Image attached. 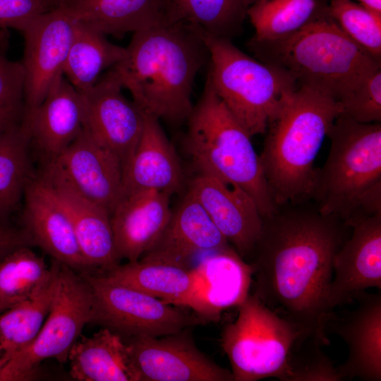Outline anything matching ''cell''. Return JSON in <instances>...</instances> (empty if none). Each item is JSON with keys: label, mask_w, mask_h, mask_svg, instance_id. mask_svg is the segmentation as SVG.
<instances>
[{"label": "cell", "mask_w": 381, "mask_h": 381, "mask_svg": "<svg viewBox=\"0 0 381 381\" xmlns=\"http://www.w3.org/2000/svg\"><path fill=\"white\" fill-rule=\"evenodd\" d=\"M30 137L24 126L0 138V222L16 210L31 178L28 157Z\"/></svg>", "instance_id": "32"}, {"label": "cell", "mask_w": 381, "mask_h": 381, "mask_svg": "<svg viewBox=\"0 0 381 381\" xmlns=\"http://www.w3.org/2000/svg\"><path fill=\"white\" fill-rule=\"evenodd\" d=\"M59 262L54 260V273L37 294L0 313V363L13 353L26 348L36 338L51 308L56 285Z\"/></svg>", "instance_id": "30"}, {"label": "cell", "mask_w": 381, "mask_h": 381, "mask_svg": "<svg viewBox=\"0 0 381 381\" xmlns=\"http://www.w3.org/2000/svg\"><path fill=\"white\" fill-rule=\"evenodd\" d=\"M246 11L241 0H164L165 23L188 24L231 40L241 32Z\"/></svg>", "instance_id": "29"}, {"label": "cell", "mask_w": 381, "mask_h": 381, "mask_svg": "<svg viewBox=\"0 0 381 381\" xmlns=\"http://www.w3.org/2000/svg\"><path fill=\"white\" fill-rule=\"evenodd\" d=\"M190 269L139 259L117 265L104 274L114 282L179 306L190 286Z\"/></svg>", "instance_id": "28"}, {"label": "cell", "mask_w": 381, "mask_h": 381, "mask_svg": "<svg viewBox=\"0 0 381 381\" xmlns=\"http://www.w3.org/2000/svg\"><path fill=\"white\" fill-rule=\"evenodd\" d=\"M203 207L188 190L163 233L140 259L162 262L190 269L199 254L229 246Z\"/></svg>", "instance_id": "20"}, {"label": "cell", "mask_w": 381, "mask_h": 381, "mask_svg": "<svg viewBox=\"0 0 381 381\" xmlns=\"http://www.w3.org/2000/svg\"><path fill=\"white\" fill-rule=\"evenodd\" d=\"M196 29L209 52L207 73L217 95L251 137L264 134L298 85L286 72L247 55L231 40Z\"/></svg>", "instance_id": "7"}, {"label": "cell", "mask_w": 381, "mask_h": 381, "mask_svg": "<svg viewBox=\"0 0 381 381\" xmlns=\"http://www.w3.org/2000/svg\"><path fill=\"white\" fill-rule=\"evenodd\" d=\"M320 0H260L249 6L246 16L255 30L252 38L273 40L293 34L321 15Z\"/></svg>", "instance_id": "31"}, {"label": "cell", "mask_w": 381, "mask_h": 381, "mask_svg": "<svg viewBox=\"0 0 381 381\" xmlns=\"http://www.w3.org/2000/svg\"><path fill=\"white\" fill-rule=\"evenodd\" d=\"M41 176L65 183L110 215L122 194L120 161L85 127L59 155L46 163Z\"/></svg>", "instance_id": "12"}, {"label": "cell", "mask_w": 381, "mask_h": 381, "mask_svg": "<svg viewBox=\"0 0 381 381\" xmlns=\"http://www.w3.org/2000/svg\"><path fill=\"white\" fill-rule=\"evenodd\" d=\"M170 196L147 190L121 198L110 215L119 259L138 260L157 241L171 215Z\"/></svg>", "instance_id": "21"}, {"label": "cell", "mask_w": 381, "mask_h": 381, "mask_svg": "<svg viewBox=\"0 0 381 381\" xmlns=\"http://www.w3.org/2000/svg\"><path fill=\"white\" fill-rule=\"evenodd\" d=\"M5 48L0 46V137L20 130L26 116L23 66Z\"/></svg>", "instance_id": "35"}, {"label": "cell", "mask_w": 381, "mask_h": 381, "mask_svg": "<svg viewBox=\"0 0 381 381\" xmlns=\"http://www.w3.org/2000/svg\"><path fill=\"white\" fill-rule=\"evenodd\" d=\"M111 67L89 90L80 93L85 105V128L120 161L123 172L141 137L145 112L123 93Z\"/></svg>", "instance_id": "13"}, {"label": "cell", "mask_w": 381, "mask_h": 381, "mask_svg": "<svg viewBox=\"0 0 381 381\" xmlns=\"http://www.w3.org/2000/svg\"><path fill=\"white\" fill-rule=\"evenodd\" d=\"M66 209L87 267L106 272L116 266V253L109 212L84 198L65 183L40 176Z\"/></svg>", "instance_id": "24"}, {"label": "cell", "mask_w": 381, "mask_h": 381, "mask_svg": "<svg viewBox=\"0 0 381 381\" xmlns=\"http://www.w3.org/2000/svg\"><path fill=\"white\" fill-rule=\"evenodd\" d=\"M30 143L47 163L59 155L85 126L82 95L62 75L53 84L42 102L25 119Z\"/></svg>", "instance_id": "22"}, {"label": "cell", "mask_w": 381, "mask_h": 381, "mask_svg": "<svg viewBox=\"0 0 381 381\" xmlns=\"http://www.w3.org/2000/svg\"><path fill=\"white\" fill-rule=\"evenodd\" d=\"M188 190L237 253L243 258L251 256L262 226V217L253 199L240 188L205 172H198Z\"/></svg>", "instance_id": "17"}, {"label": "cell", "mask_w": 381, "mask_h": 381, "mask_svg": "<svg viewBox=\"0 0 381 381\" xmlns=\"http://www.w3.org/2000/svg\"><path fill=\"white\" fill-rule=\"evenodd\" d=\"M70 375L79 381H140L128 346L120 334L103 328L73 346Z\"/></svg>", "instance_id": "25"}, {"label": "cell", "mask_w": 381, "mask_h": 381, "mask_svg": "<svg viewBox=\"0 0 381 381\" xmlns=\"http://www.w3.org/2000/svg\"><path fill=\"white\" fill-rule=\"evenodd\" d=\"M140 381H234L231 370L208 358L186 329L127 342Z\"/></svg>", "instance_id": "14"}, {"label": "cell", "mask_w": 381, "mask_h": 381, "mask_svg": "<svg viewBox=\"0 0 381 381\" xmlns=\"http://www.w3.org/2000/svg\"><path fill=\"white\" fill-rule=\"evenodd\" d=\"M303 202L279 206L262 218L250 256L253 294L304 335L327 346L326 324L333 312L328 303L333 259L351 228Z\"/></svg>", "instance_id": "1"}, {"label": "cell", "mask_w": 381, "mask_h": 381, "mask_svg": "<svg viewBox=\"0 0 381 381\" xmlns=\"http://www.w3.org/2000/svg\"><path fill=\"white\" fill-rule=\"evenodd\" d=\"M34 245V240L25 228L17 229L0 224V260L20 247Z\"/></svg>", "instance_id": "39"}, {"label": "cell", "mask_w": 381, "mask_h": 381, "mask_svg": "<svg viewBox=\"0 0 381 381\" xmlns=\"http://www.w3.org/2000/svg\"><path fill=\"white\" fill-rule=\"evenodd\" d=\"M81 276L92 295L91 322H97L116 333L131 338L159 337L202 322L173 305L114 282L104 274L84 273Z\"/></svg>", "instance_id": "10"}, {"label": "cell", "mask_w": 381, "mask_h": 381, "mask_svg": "<svg viewBox=\"0 0 381 381\" xmlns=\"http://www.w3.org/2000/svg\"><path fill=\"white\" fill-rule=\"evenodd\" d=\"M75 23L67 6L61 3L33 20L22 32L24 52L20 63L26 115L42 102L53 84L64 75Z\"/></svg>", "instance_id": "11"}, {"label": "cell", "mask_w": 381, "mask_h": 381, "mask_svg": "<svg viewBox=\"0 0 381 381\" xmlns=\"http://www.w3.org/2000/svg\"><path fill=\"white\" fill-rule=\"evenodd\" d=\"M126 52V47L111 43L105 35L75 20L63 75L84 93L96 84L103 71L121 61Z\"/></svg>", "instance_id": "27"}, {"label": "cell", "mask_w": 381, "mask_h": 381, "mask_svg": "<svg viewBox=\"0 0 381 381\" xmlns=\"http://www.w3.org/2000/svg\"><path fill=\"white\" fill-rule=\"evenodd\" d=\"M3 349L0 345V359L1 358L2 356H3Z\"/></svg>", "instance_id": "43"}, {"label": "cell", "mask_w": 381, "mask_h": 381, "mask_svg": "<svg viewBox=\"0 0 381 381\" xmlns=\"http://www.w3.org/2000/svg\"><path fill=\"white\" fill-rule=\"evenodd\" d=\"M341 112L329 95L300 85L268 125L259 156L277 206L310 199L315 160Z\"/></svg>", "instance_id": "3"}, {"label": "cell", "mask_w": 381, "mask_h": 381, "mask_svg": "<svg viewBox=\"0 0 381 381\" xmlns=\"http://www.w3.org/2000/svg\"><path fill=\"white\" fill-rule=\"evenodd\" d=\"M351 229L333 259L328 293L332 310L368 289H381V214L360 220Z\"/></svg>", "instance_id": "16"}, {"label": "cell", "mask_w": 381, "mask_h": 381, "mask_svg": "<svg viewBox=\"0 0 381 381\" xmlns=\"http://www.w3.org/2000/svg\"><path fill=\"white\" fill-rule=\"evenodd\" d=\"M237 318L226 325L221 346L234 381L274 377L287 381L288 359L302 334L298 326L249 294L238 307Z\"/></svg>", "instance_id": "8"}, {"label": "cell", "mask_w": 381, "mask_h": 381, "mask_svg": "<svg viewBox=\"0 0 381 381\" xmlns=\"http://www.w3.org/2000/svg\"><path fill=\"white\" fill-rule=\"evenodd\" d=\"M357 307L341 315L333 312L326 332L337 334L348 350L346 361L337 367L341 379L381 380V294L365 291L356 299Z\"/></svg>", "instance_id": "18"}, {"label": "cell", "mask_w": 381, "mask_h": 381, "mask_svg": "<svg viewBox=\"0 0 381 381\" xmlns=\"http://www.w3.org/2000/svg\"><path fill=\"white\" fill-rule=\"evenodd\" d=\"M60 4L58 0H0V28L23 32L33 20Z\"/></svg>", "instance_id": "38"}, {"label": "cell", "mask_w": 381, "mask_h": 381, "mask_svg": "<svg viewBox=\"0 0 381 381\" xmlns=\"http://www.w3.org/2000/svg\"><path fill=\"white\" fill-rule=\"evenodd\" d=\"M62 3L76 20L116 37L164 23V0H68Z\"/></svg>", "instance_id": "26"}, {"label": "cell", "mask_w": 381, "mask_h": 381, "mask_svg": "<svg viewBox=\"0 0 381 381\" xmlns=\"http://www.w3.org/2000/svg\"><path fill=\"white\" fill-rule=\"evenodd\" d=\"M363 6L381 14V0H356Z\"/></svg>", "instance_id": "40"}, {"label": "cell", "mask_w": 381, "mask_h": 381, "mask_svg": "<svg viewBox=\"0 0 381 381\" xmlns=\"http://www.w3.org/2000/svg\"><path fill=\"white\" fill-rule=\"evenodd\" d=\"M16 303V301H0V313L7 310Z\"/></svg>", "instance_id": "41"}, {"label": "cell", "mask_w": 381, "mask_h": 381, "mask_svg": "<svg viewBox=\"0 0 381 381\" xmlns=\"http://www.w3.org/2000/svg\"><path fill=\"white\" fill-rule=\"evenodd\" d=\"M54 265L30 249L20 247L0 260V301H20L40 291L50 281Z\"/></svg>", "instance_id": "33"}, {"label": "cell", "mask_w": 381, "mask_h": 381, "mask_svg": "<svg viewBox=\"0 0 381 381\" xmlns=\"http://www.w3.org/2000/svg\"><path fill=\"white\" fill-rule=\"evenodd\" d=\"M190 270V286L179 306L191 309L202 321L219 320L250 294L253 268L231 246L207 253Z\"/></svg>", "instance_id": "15"}, {"label": "cell", "mask_w": 381, "mask_h": 381, "mask_svg": "<svg viewBox=\"0 0 381 381\" xmlns=\"http://www.w3.org/2000/svg\"><path fill=\"white\" fill-rule=\"evenodd\" d=\"M92 305L87 282L60 262L52 306L41 329L30 345L0 363V381L30 380L48 358L68 361L84 326L91 322Z\"/></svg>", "instance_id": "9"}, {"label": "cell", "mask_w": 381, "mask_h": 381, "mask_svg": "<svg viewBox=\"0 0 381 381\" xmlns=\"http://www.w3.org/2000/svg\"><path fill=\"white\" fill-rule=\"evenodd\" d=\"M260 0H241L242 4H243L244 7L247 9L249 6H252L253 4L257 3Z\"/></svg>", "instance_id": "42"}, {"label": "cell", "mask_w": 381, "mask_h": 381, "mask_svg": "<svg viewBox=\"0 0 381 381\" xmlns=\"http://www.w3.org/2000/svg\"><path fill=\"white\" fill-rule=\"evenodd\" d=\"M60 3H62V2H64V1H68V0H58Z\"/></svg>", "instance_id": "44"}, {"label": "cell", "mask_w": 381, "mask_h": 381, "mask_svg": "<svg viewBox=\"0 0 381 381\" xmlns=\"http://www.w3.org/2000/svg\"><path fill=\"white\" fill-rule=\"evenodd\" d=\"M183 182L179 157L159 120L145 113L141 137L123 172L121 197L147 190L172 195L182 189Z\"/></svg>", "instance_id": "23"}, {"label": "cell", "mask_w": 381, "mask_h": 381, "mask_svg": "<svg viewBox=\"0 0 381 381\" xmlns=\"http://www.w3.org/2000/svg\"><path fill=\"white\" fill-rule=\"evenodd\" d=\"M248 47L257 59L339 102L365 77L381 68L378 60L351 40L325 12L297 32Z\"/></svg>", "instance_id": "4"}, {"label": "cell", "mask_w": 381, "mask_h": 381, "mask_svg": "<svg viewBox=\"0 0 381 381\" xmlns=\"http://www.w3.org/2000/svg\"><path fill=\"white\" fill-rule=\"evenodd\" d=\"M185 145L198 172L209 173L248 194L262 218L278 208L251 136L217 95L207 73L187 119Z\"/></svg>", "instance_id": "5"}, {"label": "cell", "mask_w": 381, "mask_h": 381, "mask_svg": "<svg viewBox=\"0 0 381 381\" xmlns=\"http://www.w3.org/2000/svg\"><path fill=\"white\" fill-rule=\"evenodd\" d=\"M327 137L329 151L316 169L310 199L320 213L351 228L361 199L381 183V123H363L340 114Z\"/></svg>", "instance_id": "6"}, {"label": "cell", "mask_w": 381, "mask_h": 381, "mask_svg": "<svg viewBox=\"0 0 381 381\" xmlns=\"http://www.w3.org/2000/svg\"><path fill=\"white\" fill-rule=\"evenodd\" d=\"M23 198L24 228L35 245L73 270L87 267L71 219L51 186L40 176L31 177Z\"/></svg>", "instance_id": "19"}, {"label": "cell", "mask_w": 381, "mask_h": 381, "mask_svg": "<svg viewBox=\"0 0 381 381\" xmlns=\"http://www.w3.org/2000/svg\"><path fill=\"white\" fill-rule=\"evenodd\" d=\"M318 340L301 334L288 359L287 381H341L337 367Z\"/></svg>", "instance_id": "36"}, {"label": "cell", "mask_w": 381, "mask_h": 381, "mask_svg": "<svg viewBox=\"0 0 381 381\" xmlns=\"http://www.w3.org/2000/svg\"><path fill=\"white\" fill-rule=\"evenodd\" d=\"M327 11L344 34L380 60L381 14L353 0H329Z\"/></svg>", "instance_id": "34"}, {"label": "cell", "mask_w": 381, "mask_h": 381, "mask_svg": "<svg viewBox=\"0 0 381 381\" xmlns=\"http://www.w3.org/2000/svg\"><path fill=\"white\" fill-rule=\"evenodd\" d=\"M126 49L112 68L135 103L159 120L187 121L195 78L210 59L196 28L161 23L133 33Z\"/></svg>", "instance_id": "2"}, {"label": "cell", "mask_w": 381, "mask_h": 381, "mask_svg": "<svg viewBox=\"0 0 381 381\" xmlns=\"http://www.w3.org/2000/svg\"><path fill=\"white\" fill-rule=\"evenodd\" d=\"M341 114L363 123L381 122V68L365 77L339 102Z\"/></svg>", "instance_id": "37"}]
</instances>
